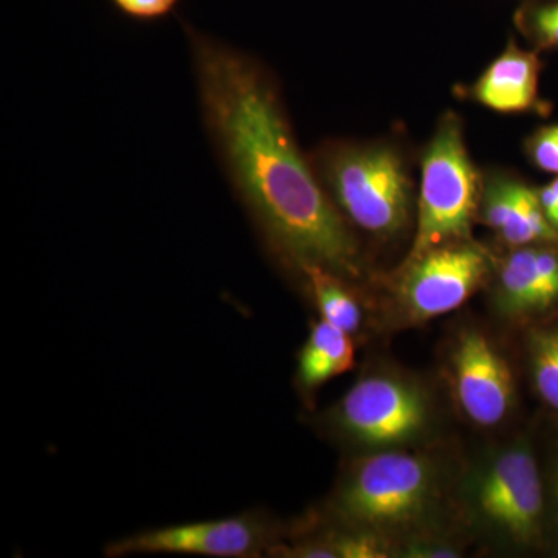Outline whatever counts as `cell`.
I'll use <instances>...</instances> for the list:
<instances>
[{"instance_id": "obj_1", "label": "cell", "mask_w": 558, "mask_h": 558, "mask_svg": "<svg viewBox=\"0 0 558 558\" xmlns=\"http://www.w3.org/2000/svg\"><path fill=\"white\" fill-rule=\"evenodd\" d=\"M202 117L234 193L290 270L319 266L362 288L373 281L357 233L301 150L267 65L185 25Z\"/></svg>"}, {"instance_id": "obj_2", "label": "cell", "mask_w": 558, "mask_h": 558, "mask_svg": "<svg viewBox=\"0 0 558 558\" xmlns=\"http://www.w3.org/2000/svg\"><path fill=\"white\" fill-rule=\"evenodd\" d=\"M449 476L428 450L400 449L359 453L330 497L337 526L400 543L449 527Z\"/></svg>"}, {"instance_id": "obj_3", "label": "cell", "mask_w": 558, "mask_h": 558, "mask_svg": "<svg viewBox=\"0 0 558 558\" xmlns=\"http://www.w3.org/2000/svg\"><path fill=\"white\" fill-rule=\"evenodd\" d=\"M453 495L459 523L488 546L537 553L550 539L545 473L529 436L481 454Z\"/></svg>"}, {"instance_id": "obj_4", "label": "cell", "mask_w": 558, "mask_h": 558, "mask_svg": "<svg viewBox=\"0 0 558 558\" xmlns=\"http://www.w3.org/2000/svg\"><path fill=\"white\" fill-rule=\"evenodd\" d=\"M310 157L330 201L355 233L395 242L411 229L417 199L402 143L326 140Z\"/></svg>"}, {"instance_id": "obj_5", "label": "cell", "mask_w": 558, "mask_h": 558, "mask_svg": "<svg viewBox=\"0 0 558 558\" xmlns=\"http://www.w3.org/2000/svg\"><path fill=\"white\" fill-rule=\"evenodd\" d=\"M325 427L357 450L422 449L440 424L439 403L421 379L395 366L366 369L329 411Z\"/></svg>"}, {"instance_id": "obj_6", "label": "cell", "mask_w": 558, "mask_h": 558, "mask_svg": "<svg viewBox=\"0 0 558 558\" xmlns=\"http://www.w3.org/2000/svg\"><path fill=\"white\" fill-rule=\"evenodd\" d=\"M418 163L416 227L405 259L449 242L473 240L478 222L483 171L470 156L464 121L457 112L439 117Z\"/></svg>"}, {"instance_id": "obj_7", "label": "cell", "mask_w": 558, "mask_h": 558, "mask_svg": "<svg viewBox=\"0 0 558 558\" xmlns=\"http://www.w3.org/2000/svg\"><path fill=\"white\" fill-rule=\"evenodd\" d=\"M494 258L490 250L468 240L403 259L387 278L396 312L403 322L418 325L458 311L487 284Z\"/></svg>"}, {"instance_id": "obj_8", "label": "cell", "mask_w": 558, "mask_h": 558, "mask_svg": "<svg viewBox=\"0 0 558 558\" xmlns=\"http://www.w3.org/2000/svg\"><path fill=\"white\" fill-rule=\"evenodd\" d=\"M446 376L462 417L480 429L502 427L519 403L512 363L480 326H462L447 351Z\"/></svg>"}, {"instance_id": "obj_9", "label": "cell", "mask_w": 558, "mask_h": 558, "mask_svg": "<svg viewBox=\"0 0 558 558\" xmlns=\"http://www.w3.org/2000/svg\"><path fill=\"white\" fill-rule=\"evenodd\" d=\"M274 527L263 517H230V519L196 521L138 532L131 537L110 543L108 557L134 554H186L219 558L259 557L278 548Z\"/></svg>"}, {"instance_id": "obj_10", "label": "cell", "mask_w": 558, "mask_h": 558, "mask_svg": "<svg viewBox=\"0 0 558 558\" xmlns=\"http://www.w3.org/2000/svg\"><path fill=\"white\" fill-rule=\"evenodd\" d=\"M487 284L502 318L523 322L558 306V241L506 248L495 256Z\"/></svg>"}, {"instance_id": "obj_11", "label": "cell", "mask_w": 558, "mask_h": 558, "mask_svg": "<svg viewBox=\"0 0 558 558\" xmlns=\"http://www.w3.org/2000/svg\"><path fill=\"white\" fill-rule=\"evenodd\" d=\"M478 222L505 248L558 241V231L543 211L538 190L519 175L498 168L483 171Z\"/></svg>"}, {"instance_id": "obj_12", "label": "cell", "mask_w": 558, "mask_h": 558, "mask_svg": "<svg viewBox=\"0 0 558 558\" xmlns=\"http://www.w3.org/2000/svg\"><path fill=\"white\" fill-rule=\"evenodd\" d=\"M539 72L542 61L537 51L523 49L510 39L505 50L483 70L478 78L469 84H459L453 94L459 100L473 102L502 116H546L550 105L539 95Z\"/></svg>"}, {"instance_id": "obj_13", "label": "cell", "mask_w": 558, "mask_h": 558, "mask_svg": "<svg viewBox=\"0 0 558 558\" xmlns=\"http://www.w3.org/2000/svg\"><path fill=\"white\" fill-rule=\"evenodd\" d=\"M355 343L351 333L319 318L301 348L296 384L304 396L354 368Z\"/></svg>"}, {"instance_id": "obj_14", "label": "cell", "mask_w": 558, "mask_h": 558, "mask_svg": "<svg viewBox=\"0 0 558 558\" xmlns=\"http://www.w3.org/2000/svg\"><path fill=\"white\" fill-rule=\"evenodd\" d=\"M299 277L303 278L319 317L352 337L357 336L366 322L362 288L319 266L303 267Z\"/></svg>"}, {"instance_id": "obj_15", "label": "cell", "mask_w": 558, "mask_h": 558, "mask_svg": "<svg viewBox=\"0 0 558 558\" xmlns=\"http://www.w3.org/2000/svg\"><path fill=\"white\" fill-rule=\"evenodd\" d=\"M524 347L532 388L543 405L558 416V322L529 329Z\"/></svg>"}, {"instance_id": "obj_16", "label": "cell", "mask_w": 558, "mask_h": 558, "mask_svg": "<svg viewBox=\"0 0 558 558\" xmlns=\"http://www.w3.org/2000/svg\"><path fill=\"white\" fill-rule=\"evenodd\" d=\"M517 31L537 50L558 49V2H524L515 11Z\"/></svg>"}, {"instance_id": "obj_17", "label": "cell", "mask_w": 558, "mask_h": 558, "mask_svg": "<svg viewBox=\"0 0 558 558\" xmlns=\"http://www.w3.org/2000/svg\"><path fill=\"white\" fill-rule=\"evenodd\" d=\"M524 154L537 170L558 174V123L532 132L524 140Z\"/></svg>"}, {"instance_id": "obj_18", "label": "cell", "mask_w": 558, "mask_h": 558, "mask_svg": "<svg viewBox=\"0 0 558 558\" xmlns=\"http://www.w3.org/2000/svg\"><path fill=\"white\" fill-rule=\"evenodd\" d=\"M124 16L140 22L163 20L178 7L179 0H110Z\"/></svg>"}, {"instance_id": "obj_19", "label": "cell", "mask_w": 558, "mask_h": 558, "mask_svg": "<svg viewBox=\"0 0 558 558\" xmlns=\"http://www.w3.org/2000/svg\"><path fill=\"white\" fill-rule=\"evenodd\" d=\"M545 483L546 495H548L550 538L554 537L558 543V438L550 450Z\"/></svg>"}, {"instance_id": "obj_20", "label": "cell", "mask_w": 558, "mask_h": 558, "mask_svg": "<svg viewBox=\"0 0 558 558\" xmlns=\"http://www.w3.org/2000/svg\"><path fill=\"white\" fill-rule=\"evenodd\" d=\"M538 197L550 226L558 231V178L538 189Z\"/></svg>"}, {"instance_id": "obj_21", "label": "cell", "mask_w": 558, "mask_h": 558, "mask_svg": "<svg viewBox=\"0 0 558 558\" xmlns=\"http://www.w3.org/2000/svg\"><path fill=\"white\" fill-rule=\"evenodd\" d=\"M526 2H531V0H526Z\"/></svg>"}]
</instances>
